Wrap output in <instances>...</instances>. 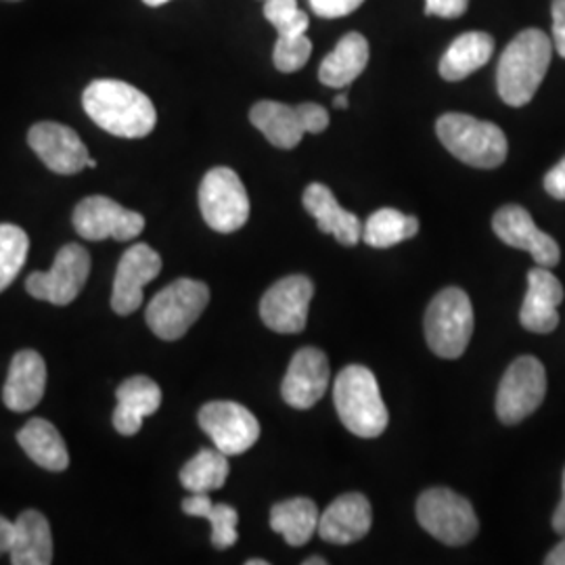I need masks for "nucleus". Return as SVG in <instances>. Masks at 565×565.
I'll use <instances>...</instances> for the list:
<instances>
[{"instance_id":"1","label":"nucleus","mask_w":565,"mask_h":565,"mask_svg":"<svg viewBox=\"0 0 565 565\" xmlns=\"http://www.w3.org/2000/svg\"><path fill=\"white\" fill-rule=\"evenodd\" d=\"M82 105L90 120L120 139H142L158 124L151 99L128 82H90L82 95Z\"/></svg>"},{"instance_id":"2","label":"nucleus","mask_w":565,"mask_h":565,"mask_svg":"<svg viewBox=\"0 0 565 565\" xmlns=\"http://www.w3.org/2000/svg\"><path fill=\"white\" fill-rule=\"evenodd\" d=\"M553 57V41L543 30L530 28L507 44L499 70L497 88L501 99L511 107H524L534 99L545 81Z\"/></svg>"},{"instance_id":"3","label":"nucleus","mask_w":565,"mask_h":565,"mask_svg":"<svg viewBox=\"0 0 565 565\" xmlns=\"http://www.w3.org/2000/svg\"><path fill=\"white\" fill-rule=\"evenodd\" d=\"M333 403L345 429L354 436L371 440L384 434L390 413L371 369L363 364L342 369L333 385Z\"/></svg>"},{"instance_id":"4","label":"nucleus","mask_w":565,"mask_h":565,"mask_svg":"<svg viewBox=\"0 0 565 565\" xmlns=\"http://www.w3.org/2000/svg\"><path fill=\"white\" fill-rule=\"evenodd\" d=\"M436 132L446 149L471 168L492 170L507 160L505 132L492 121L478 120L467 114H445L436 121Z\"/></svg>"},{"instance_id":"5","label":"nucleus","mask_w":565,"mask_h":565,"mask_svg":"<svg viewBox=\"0 0 565 565\" xmlns=\"http://www.w3.org/2000/svg\"><path fill=\"white\" fill-rule=\"evenodd\" d=\"M473 335V306L459 287L443 289L425 312V338L440 359L463 356Z\"/></svg>"},{"instance_id":"6","label":"nucleus","mask_w":565,"mask_h":565,"mask_svg":"<svg viewBox=\"0 0 565 565\" xmlns=\"http://www.w3.org/2000/svg\"><path fill=\"white\" fill-rule=\"evenodd\" d=\"M210 302L207 285L195 279H177L163 287L145 310L149 329L166 342L181 340Z\"/></svg>"},{"instance_id":"7","label":"nucleus","mask_w":565,"mask_h":565,"mask_svg":"<svg viewBox=\"0 0 565 565\" xmlns=\"http://www.w3.org/2000/svg\"><path fill=\"white\" fill-rule=\"evenodd\" d=\"M417 520L434 539L448 546L476 539L480 522L471 503L448 488H429L417 499Z\"/></svg>"},{"instance_id":"8","label":"nucleus","mask_w":565,"mask_h":565,"mask_svg":"<svg viewBox=\"0 0 565 565\" xmlns=\"http://www.w3.org/2000/svg\"><path fill=\"white\" fill-rule=\"evenodd\" d=\"M249 120L263 132L266 141L279 149H294L303 135H321L329 126V111L317 103L285 105L279 102L256 103Z\"/></svg>"},{"instance_id":"9","label":"nucleus","mask_w":565,"mask_h":565,"mask_svg":"<svg viewBox=\"0 0 565 565\" xmlns=\"http://www.w3.org/2000/svg\"><path fill=\"white\" fill-rule=\"evenodd\" d=\"M203 221L216 233H235L249 218V198L242 179L231 168H212L200 186Z\"/></svg>"},{"instance_id":"10","label":"nucleus","mask_w":565,"mask_h":565,"mask_svg":"<svg viewBox=\"0 0 565 565\" xmlns=\"http://www.w3.org/2000/svg\"><path fill=\"white\" fill-rule=\"evenodd\" d=\"M546 394L545 366L534 356H520L507 369L497 392V415L505 425L530 417Z\"/></svg>"},{"instance_id":"11","label":"nucleus","mask_w":565,"mask_h":565,"mask_svg":"<svg viewBox=\"0 0 565 565\" xmlns=\"http://www.w3.org/2000/svg\"><path fill=\"white\" fill-rule=\"evenodd\" d=\"M90 273V256L78 243H67L57 252L49 273H32L25 279V291L42 302L67 306L81 296Z\"/></svg>"},{"instance_id":"12","label":"nucleus","mask_w":565,"mask_h":565,"mask_svg":"<svg viewBox=\"0 0 565 565\" xmlns=\"http://www.w3.org/2000/svg\"><path fill=\"white\" fill-rule=\"evenodd\" d=\"M74 228L82 239L88 242H130L137 239L145 228V218L139 212L126 210L120 203L93 195L82 200L74 210Z\"/></svg>"},{"instance_id":"13","label":"nucleus","mask_w":565,"mask_h":565,"mask_svg":"<svg viewBox=\"0 0 565 565\" xmlns=\"http://www.w3.org/2000/svg\"><path fill=\"white\" fill-rule=\"evenodd\" d=\"M200 425L226 457L247 452L260 438V424L243 404L214 401L203 404Z\"/></svg>"},{"instance_id":"14","label":"nucleus","mask_w":565,"mask_h":565,"mask_svg":"<svg viewBox=\"0 0 565 565\" xmlns=\"http://www.w3.org/2000/svg\"><path fill=\"white\" fill-rule=\"evenodd\" d=\"M315 296V282L303 275H289L275 282L263 296V323L277 333H302L308 308Z\"/></svg>"},{"instance_id":"15","label":"nucleus","mask_w":565,"mask_h":565,"mask_svg":"<svg viewBox=\"0 0 565 565\" xmlns=\"http://www.w3.org/2000/svg\"><path fill=\"white\" fill-rule=\"evenodd\" d=\"M28 145L51 172L63 177L78 174L90 160L88 149L76 130L57 121L34 124L28 132Z\"/></svg>"},{"instance_id":"16","label":"nucleus","mask_w":565,"mask_h":565,"mask_svg":"<svg viewBox=\"0 0 565 565\" xmlns=\"http://www.w3.org/2000/svg\"><path fill=\"white\" fill-rule=\"evenodd\" d=\"M162 273L160 254L147 243H135L124 256L116 270L111 308L116 315H132L142 303V287Z\"/></svg>"},{"instance_id":"17","label":"nucleus","mask_w":565,"mask_h":565,"mask_svg":"<svg viewBox=\"0 0 565 565\" xmlns=\"http://www.w3.org/2000/svg\"><path fill=\"white\" fill-rule=\"evenodd\" d=\"M492 228L501 242L515 249H524L539 266L553 268L562 260L557 242L534 224L530 212L522 205L501 207L492 218Z\"/></svg>"},{"instance_id":"18","label":"nucleus","mask_w":565,"mask_h":565,"mask_svg":"<svg viewBox=\"0 0 565 565\" xmlns=\"http://www.w3.org/2000/svg\"><path fill=\"white\" fill-rule=\"evenodd\" d=\"M331 366L319 348H302L291 359L282 377L281 396L285 403L308 411L319 403L329 387Z\"/></svg>"},{"instance_id":"19","label":"nucleus","mask_w":565,"mask_h":565,"mask_svg":"<svg viewBox=\"0 0 565 565\" xmlns=\"http://www.w3.org/2000/svg\"><path fill=\"white\" fill-rule=\"evenodd\" d=\"M373 524L369 499L361 492L338 497L319 518V536L331 545H350L364 539Z\"/></svg>"},{"instance_id":"20","label":"nucleus","mask_w":565,"mask_h":565,"mask_svg":"<svg viewBox=\"0 0 565 565\" xmlns=\"http://www.w3.org/2000/svg\"><path fill=\"white\" fill-rule=\"evenodd\" d=\"M562 302V281L545 266H536L527 273V294L520 310V321L532 333H551L559 324L557 306Z\"/></svg>"},{"instance_id":"21","label":"nucleus","mask_w":565,"mask_h":565,"mask_svg":"<svg viewBox=\"0 0 565 565\" xmlns=\"http://www.w3.org/2000/svg\"><path fill=\"white\" fill-rule=\"evenodd\" d=\"M302 203L324 235H333L345 247H352L363 239V223L356 214L343 210L329 186L321 182L308 184Z\"/></svg>"},{"instance_id":"22","label":"nucleus","mask_w":565,"mask_h":565,"mask_svg":"<svg viewBox=\"0 0 565 565\" xmlns=\"http://www.w3.org/2000/svg\"><path fill=\"white\" fill-rule=\"evenodd\" d=\"M46 364L39 352L21 350L9 366V375L2 390V403L9 411H32L44 396Z\"/></svg>"},{"instance_id":"23","label":"nucleus","mask_w":565,"mask_h":565,"mask_svg":"<svg viewBox=\"0 0 565 565\" xmlns=\"http://www.w3.org/2000/svg\"><path fill=\"white\" fill-rule=\"evenodd\" d=\"M118 406L114 413V427L121 436H135L142 427V419L153 415L162 404V390L153 380L135 375L126 380L116 392Z\"/></svg>"},{"instance_id":"24","label":"nucleus","mask_w":565,"mask_h":565,"mask_svg":"<svg viewBox=\"0 0 565 565\" xmlns=\"http://www.w3.org/2000/svg\"><path fill=\"white\" fill-rule=\"evenodd\" d=\"M9 555L13 565H49L53 562L51 525L41 511L30 509L18 518Z\"/></svg>"},{"instance_id":"25","label":"nucleus","mask_w":565,"mask_h":565,"mask_svg":"<svg viewBox=\"0 0 565 565\" xmlns=\"http://www.w3.org/2000/svg\"><path fill=\"white\" fill-rule=\"evenodd\" d=\"M369 63V42L363 34L350 32L324 57L319 67V81L329 88H345L356 81Z\"/></svg>"},{"instance_id":"26","label":"nucleus","mask_w":565,"mask_h":565,"mask_svg":"<svg viewBox=\"0 0 565 565\" xmlns=\"http://www.w3.org/2000/svg\"><path fill=\"white\" fill-rule=\"evenodd\" d=\"M18 443L25 455L42 469L49 471H65L70 467V455L61 438L60 429L46 419H30L18 434Z\"/></svg>"},{"instance_id":"27","label":"nucleus","mask_w":565,"mask_h":565,"mask_svg":"<svg viewBox=\"0 0 565 565\" xmlns=\"http://www.w3.org/2000/svg\"><path fill=\"white\" fill-rule=\"evenodd\" d=\"M494 53V41L486 32H465L448 46L440 60V76L448 82H461L484 67Z\"/></svg>"},{"instance_id":"28","label":"nucleus","mask_w":565,"mask_h":565,"mask_svg":"<svg viewBox=\"0 0 565 565\" xmlns=\"http://www.w3.org/2000/svg\"><path fill=\"white\" fill-rule=\"evenodd\" d=\"M319 518V507L312 499L296 497L273 507L270 527L281 534L287 545L302 546L317 534Z\"/></svg>"},{"instance_id":"29","label":"nucleus","mask_w":565,"mask_h":565,"mask_svg":"<svg viewBox=\"0 0 565 565\" xmlns=\"http://www.w3.org/2000/svg\"><path fill=\"white\" fill-rule=\"evenodd\" d=\"M182 511L193 518H205L212 525V545L218 551L231 548L237 543V522L239 513L231 505H214L207 492H191L189 499L182 501Z\"/></svg>"},{"instance_id":"30","label":"nucleus","mask_w":565,"mask_h":565,"mask_svg":"<svg viewBox=\"0 0 565 565\" xmlns=\"http://www.w3.org/2000/svg\"><path fill=\"white\" fill-rule=\"evenodd\" d=\"M419 233V218L408 216L394 207H382L363 224V242L371 247L385 249L413 239Z\"/></svg>"},{"instance_id":"31","label":"nucleus","mask_w":565,"mask_h":565,"mask_svg":"<svg viewBox=\"0 0 565 565\" xmlns=\"http://www.w3.org/2000/svg\"><path fill=\"white\" fill-rule=\"evenodd\" d=\"M228 478V457L218 448H203L182 467L181 484L189 492H212L223 488Z\"/></svg>"},{"instance_id":"32","label":"nucleus","mask_w":565,"mask_h":565,"mask_svg":"<svg viewBox=\"0 0 565 565\" xmlns=\"http://www.w3.org/2000/svg\"><path fill=\"white\" fill-rule=\"evenodd\" d=\"M30 249L25 231L15 224H0V294L18 279Z\"/></svg>"},{"instance_id":"33","label":"nucleus","mask_w":565,"mask_h":565,"mask_svg":"<svg viewBox=\"0 0 565 565\" xmlns=\"http://www.w3.org/2000/svg\"><path fill=\"white\" fill-rule=\"evenodd\" d=\"M264 18L275 25L279 39L302 36L308 30V15L298 7V0H266Z\"/></svg>"},{"instance_id":"34","label":"nucleus","mask_w":565,"mask_h":565,"mask_svg":"<svg viewBox=\"0 0 565 565\" xmlns=\"http://www.w3.org/2000/svg\"><path fill=\"white\" fill-rule=\"evenodd\" d=\"M312 55V42L302 34L294 39H277L275 51H273V61L275 67L282 74H294L302 70Z\"/></svg>"},{"instance_id":"35","label":"nucleus","mask_w":565,"mask_h":565,"mask_svg":"<svg viewBox=\"0 0 565 565\" xmlns=\"http://www.w3.org/2000/svg\"><path fill=\"white\" fill-rule=\"evenodd\" d=\"M310 9L324 20H335V18H345L354 13L364 0H308Z\"/></svg>"},{"instance_id":"36","label":"nucleus","mask_w":565,"mask_h":565,"mask_svg":"<svg viewBox=\"0 0 565 565\" xmlns=\"http://www.w3.org/2000/svg\"><path fill=\"white\" fill-rule=\"evenodd\" d=\"M467 7L469 0H425V15L457 20L463 15Z\"/></svg>"},{"instance_id":"37","label":"nucleus","mask_w":565,"mask_h":565,"mask_svg":"<svg viewBox=\"0 0 565 565\" xmlns=\"http://www.w3.org/2000/svg\"><path fill=\"white\" fill-rule=\"evenodd\" d=\"M553 15V49L565 60V0H553L551 4Z\"/></svg>"},{"instance_id":"38","label":"nucleus","mask_w":565,"mask_h":565,"mask_svg":"<svg viewBox=\"0 0 565 565\" xmlns=\"http://www.w3.org/2000/svg\"><path fill=\"white\" fill-rule=\"evenodd\" d=\"M545 191L551 198L565 202V158L546 172Z\"/></svg>"},{"instance_id":"39","label":"nucleus","mask_w":565,"mask_h":565,"mask_svg":"<svg viewBox=\"0 0 565 565\" xmlns=\"http://www.w3.org/2000/svg\"><path fill=\"white\" fill-rule=\"evenodd\" d=\"M13 539H15V524L0 515V555L11 551Z\"/></svg>"},{"instance_id":"40","label":"nucleus","mask_w":565,"mask_h":565,"mask_svg":"<svg viewBox=\"0 0 565 565\" xmlns=\"http://www.w3.org/2000/svg\"><path fill=\"white\" fill-rule=\"evenodd\" d=\"M553 530L557 534L565 536V471L564 482H562V501H559V505H557L555 513H553Z\"/></svg>"},{"instance_id":"41","label":"nucleus","mask_w":565,"mask_h":565,"mask_svg":"<svg viewBox=\"0 0 565 565\" xmlns=\"http://www.w3.org/2000/svg\"><path fill=\"white\" fill-rule=\"evenodd\" d=\"M546 565H565V536L559 545L555 546L545 559Z\"/></svg>"},{"instance_id":"42","label":"nucleus","mask_w":565,"mask_h":565,"mask_svg":"<svg viewBox=\"0 0 565 565\" xmlns=\"http://www.w3.org/2000/svg\"><path fill=\"white\" fill-rule=\"evenodd\" d=\"M333 107H335V109H348V95H345V93L338 95V97L333 99Z\"/></svg>"},{"instance_id":"43","label":"nucleus","mask_w":565,"mask_h":565,"mask_svg":"<svg viewBox=\"0 0 565 565\" xmlns=\"http://www.w3.org/2000/svg\"><path fill=\"white\" fill-rule=\"evenodd\" d=\"M303 565H327L323 557H310V559H306Z\"/></svg>"},{"instance_id":"44","label":"nucleus","mask_w":565,"mask_h":565,"mask_svg":"<svg viewBox=\"0 0 565 565\" xmlns=\"http://www.w3.org/2000/svg\"><path fill=\"white\" fill-rule=\"evenodd\" d=\"M147 7H162L166 2H170V0H142Z\"/></svg>"},{"instance_id":"45","label":"nucleus","mask_w":565,"mask_h":565,"mask_svg":"<svg viewBox=\"0 0 565 565\" xmlns=\"http://www.w3.org/2000/svg\"><path fill=\"white\" fill-rule=\"evenodd\" d=\"M245 564H247V565H268V562H266V559H247V562H245Z\"/></svg>"},{"instance_id":"46","label":"nucleus","mask_w":565,"mask_h":565,"mask_svg":"<svg viewBox=\"0 0 565 565\" xmlns=\"http://www.w3.org/2000/svg\"><path fill=\"white\" fill-rule=\"evenodd\" d=\"M86 168H97V162H95V160L90 158V160H88V163H86Z\"/></svg>"}]
</instances>
